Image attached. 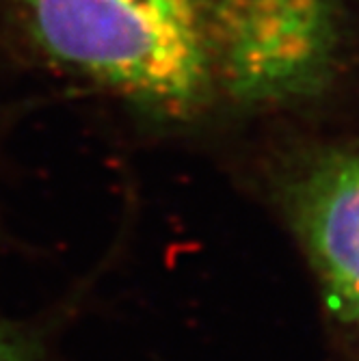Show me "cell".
I'll use <instances>...</instances> for the list:
<instances>
[{
    "label": "cell",
    "mask_w": 359,
    "mask_h": 361,
    "mask_svg": "<svg viewBox=\"0 0 359 361\" xmlns=\"http://www.w3.org/2000/svg\"><path fill=\"white\" fill-rule=\"evenodd\" d=\"M0 361H39V357L22 334L0 326Z\"/></svg>",
    "instance_id": "obj_4"
},
{
    "label": "cell",
    "mask_w": 359,
    "mask_h": 361,
    "mask_svg": "<svg viewBox=\"0 0 359 361\" xmlns=\"http://www.w3.org/2000/svg\"><path fill=\"white\" fill-rule=\"evenodd\" d=\"M217 93L275 104L316 93L340 46L338 0H188Z\"/></svg>",
    "instance_id": "obj_2"
},
{
    "label": "cell",
    "mask_w": 359,
    "mask_h": 361,
    "mask_svg": "<svg viewBox=\"0 0 359 361\" xmlns=\"http://www.w3.org/2000/svg\"><path fill=\"white\" fill-rule=\"evenodd\" d=\"M147 5H154L158 9H165L174 16H178L180 20L188 22L193 26V18H190V9H188V0H143ZM195 28V26H193ZM197 32V30H195Z\"/></svg>",
    "instance_id": "obj_5"
},
{
    "label": "cell",
    "mask_w": 359,
    "mask_h": 361,
    "mask_svg": "<svg viewBox=\"0 0 359 361\" xmlns=\"http://www.w3.org/2000/svg\"><path fill=\"white\" fill-rule=\"evenodd\" d=\"M59 68L143 106L186 117L217 95L195 28L143 0H3Z\"/></svg>",
    "instance_id": "obj_1"
},
{
    "label": "cell",
    "mask_w": 359,
    "mask_h": 361,
    "mask_svg": "<svg viewBox=\"0 0 359 361\" xmlns=\"http://www.w3.org/2000/svg\"><path fill=\"white\" fill-rule=\"evenodd\" d=\"M288 210L329 307L359 329V143L312 160Z\"/></svg>",
    "instance_id": "obj_3"
}]
</instances>
